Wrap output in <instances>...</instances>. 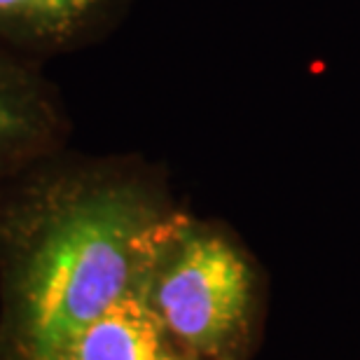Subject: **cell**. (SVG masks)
Returning a JSON list of instances; mask_svg holds the SVG:
<instances>
[{
  "label": "cell",
  "mask_w": 360,
  "mask_h": 360,
  "mask_svg": "<svg viewBox=\"0 0 360 360\" xmlns=\"http://www.w3.org/2000/svg\"><path fill=\"white\" fill-rule=\"evenodd\" d=\"M183 211L169 174L141 155L63 148L0 185V360H56L136 297Z\"/></svg>",
  "instance_id": "cell-1"
},
{
  "label": "cell",
  "mask_w": 360,
  "mask_h": 360,
  "mask_svg": "<svg viewBox=\"0 0 360 360\" xmlns=\"http://www.w3.org/2000/svg\"><path fill=\"white\" fill-rule=\"evenodd\" d=\"M136 297L171 340L199 360H248L260 340L262 267L220 220L180 213Z\"/></svg>",
  "instance_id": "cell-2"
},
{
  "label": "cell",
  "mask_w": 360,
  "mask_h": 360,
  "mask_svg": "<svg viewBox=\"0 0 360 360\" xmlns=\"http://www.w3.org/2000/svg\"><path fill=\"white\" fill-rule=\"evenodd\" d=\"M73 122L40 61L0 47V185L68 148Z\"/></svg>",
  "instance_id": "cell-3"
},
{
  "label": "cell",
  "mask_w": 360,
  "mask_h": 360,
  "mask_svg": "<svg viewBox=\"0 0 360 360\" xmlns=\"http://www.w3.org/2000/svg\"><path fill=\"white\" fill-rule=\"evenodd\" d=\"M134 0H0V47L28 59L98 45L124 24Z\"/></svg>",
  "instance_id": "cell-4"
},
{
  "label": "cell",
  "mask_w": 360,
  "mask_h": 360,
  "mask_svg": "<svg viewBox=\"0 0 360 360\" xmlns=\"http://www.w3.org/2000/svg\"><path fill=\"white\" fill-rule=\"evenodd\" d=\"M56 360H199L171 340L139 297L115 304L77 333Z\"/></svg>",
  "instance_id": "cell-5"
}]
</instances>
